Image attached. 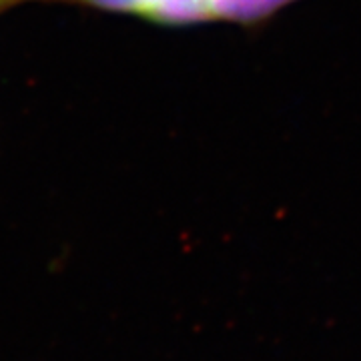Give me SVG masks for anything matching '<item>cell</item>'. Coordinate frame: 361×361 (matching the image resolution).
<instances>
[{"label": "cell", "mask_w": 361, "mask_h": 361, "mask_svg": "<svg viewBox=\"0 0 361 361\" xmlns=\"http://www.w3.org/2000/svg\"><path fill=\"white\" fill-rule=\"evenodd\" d=\"M18 2H23V0H0V13L8 11L11 6H14V4H18Z\"/></svg>", "instance_id": "obj_3"}, {"label": "cell", "mask_w": 361, "mask_h": 361, "mask_svg": "<svg viewBox=\"0 0 361 361\" xmlns=\"http://www.w3.org/2000/svg\"><path fill=\"white\" fill-rule=\"evenodd\" d=\"M299 0H213V23H229L259 32L277 14Z\"/></svg>", "instance_id": "obj_2"}, {"label": "cell", "mask_w": 361, "mask_h": 361, "mask_svg": "<svg viewBox=\"0 0 361 361\" xmlns=\"http://www.w3.org/2000/svg\"><path fill=\"white\" fill-rule=\"evenodd\" d=\"M106 13L129 14L153 25L195 26L213 23V0H75Z\"/></svg>", "instance_id": "obj_1"}]
</instances>
